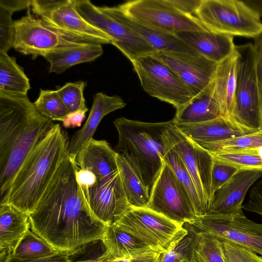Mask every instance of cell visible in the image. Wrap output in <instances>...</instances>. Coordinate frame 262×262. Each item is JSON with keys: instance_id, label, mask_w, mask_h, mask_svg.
Listing matches in <instances>:
<instances>
[{"instance_id": "25", "label": "cell", "mask_w": 262, "mask_h": 262, "mask_svg": "<svg viewBox=\"0 0 262 262\" xmlns=\"http://www.w3.org/2000/svg\"><path fill=\"white\" fill-rule=\"evenodd\" d=\"M30 228L29 216L8 204H0V259L11 255Z\"/></svg>"}, {"instance_id": "45", "label": "cell", "mask_w": 262, "mask_h": 262, "mask_svg": "<svg viewBox=\"0 0 262 262\" xmlns=\"http://www.w3.org/2000/svg\"><path fill=\"white\" fill-rule=\"evenodd\" d=\"M3 262H72L69 252H58L47 257L34 259H19L8 256Z\"/></svg>"}, {"instance_id": "5", "label": "cell", "mask_w": 262, "mask_h": 262, "mask_svg": "<svg viewBox=\"0 0 262 262\" xmlns=\"http://www.w3.org/2000/svg\"><path fill=\"white\" fill-rule=\"evenodd\" d=\"M236 88L232 118L242 126L259 132L262 124L260 97L253 45L235 46Z\"/></svg>"}, {"instance_id": "43", "label": "cell", "mask_w": 262, "mask_h": 262, "mask_svg": "<svg viewBox=\"0 0 262 262\" xmlns=\"http://www.w3.org/2000/svg\"><path fill=\"white\" fill-rule=\"evenodd\" d=\"M242 208L262 216V180L255 184L250 190L248 200L243 205Z\"/></svg>"}, {"instance_id": "51", "label": "cell", "mask_w": 262, "mask_h": 262, "mask_svg": "<svg viewBox=\"0 0 262 262\" xmlns=\"http://www.w3.org/2000/svg\"><path fill=\"white\" fill-rule=\"evenodd\" d=\"M252 9L257 11L262 16V0H246L244 1Z\"/></svg>"}, {"instance_id": "52", "label": "cell", "mask_w": 262, "mask_h": 262, "mask_svg": "<svg viewBox=\"0 0 262 262\" xmlns=\"http://www.w3.org/2000/svg\"><path fill=\"white\" fill-rule=\"evenodd\" d=\"M256 148H257L258 154H259V155L260 156V157L262 160V146L257 147Z\"/></svg>"}, {"instance_id": "14", "label": "cell", "mask_w": 262, "mask_h": 262, "mask_svg": "<svg viewBox=\"0 0 262 262\" xmlns=\"http://www.w3.org/2000/svg\"><path fill=\"white\" fill-rule=\"evenodd\" d=\"M94 181L80 188L84 198L94 215L108 226L118 221L131 209L125 193L119 171L110 178ZM80 187V186H79Z\"/></svg>"}, {"instance_id": "6", "label": "cell", "mask_w": 262, "mask_h": 262, "mask_svg": "<svg viewBox=\"0 0 262 262\" xmlns=\"http://www.w3.org/2000/svg\"><path fill=\"white\" fill-rule=\"evenodd\" d=\"M195 17L209 29L255 38L262 33L260 15L245 1L202 0Z\"/></svg>"}, {"instance_id": "46", "label": "cell", "mask_w": 262, "mask_h": 262, "mask_svg": "<svg viewBox=\"0 0 262 262\" xmlns=\"http://www.w3.org/2000/svg\"><path fill=\"white\" fill-rule=\"evenodd\" d=\"M167 2L180 11L195 16L202 0H167Z\"/></svg>"}, {"instance_id": "12", "label": "cell", "mask_w": 262, "mask_h": 262, "mask_svg": "<svg viewBox=\"0 0 262 262\" xmlns=\"http://www.w3.org/2000/svg\"><path fill=\"white\" fill-rule=\"evenodd\" d=\"M146 207L181 224L196 217L189 195L164 161Z\"/></svg>"}, {"instance_id": "27", "label": "cell", "mask_w": 262, "mask_h": 262, "mask_svg": "<svg viewBox=\"0 0 262 262\" xmlns=\"http://www.w3.org/2000/svg\"><path fill=\"white\" fill-rule=\"evenodd\" d=\"M236 60L234 50L232 54L217 63L212 81L213 95L223 116L226 118H232L234 107Z\"/></svg>"}, {"instance_id": "48", "label": "cell", "mask_w": 262, "mask_h": 262, "mask_svg": "<svg viewBox=\"0 0 262 262\" xmlns=\"http://www.w3.org/2000/svg\"><path fill=\"white\" fill-rule=\"evenodd\" d=\"M88 111L81 110L69 113L62 121V125L65 128H74L80 126L85 118V114Z\"/></svg>"}, {"instance_id": "24", "label": "cell", "mask_w": 262, "mask_h": 262, "mask_svg": "<svg viewBox=\"0 0 262 262\" xmlns=\"http://www.w3.org/2000/svg\"><path fill=\"white\" fill-rule=\"evenodd\" d=\"M176 35L199 54L219 63L234 52L233 36L210 29L204 31H188Z\"/></svg>"}, {"instance_id": "4", "label": "cell", "mask_w": 262, "mask_h": 262, "mask_svg": "<svg viewBox=\"0 0 262 262\" xmlns=\"http://www.w3.org/2000/svg\"><path fill=\"white\" fill-rule=\"evenodd\" d=\"M173 123V119L156 123L125 117L114 121L119 137L116 152L126 160L150 191L164 163L163 135Z\"/></svg>"}, {"instance_id": "41", "label": "cell", "mask_w": 262, "mask_h": 262, "mask_svg": "<svg viewBox=\"0 0 262 262\" xmlns=\"http://www.w3.org/2000/svg\"><path fill=\"white\" fill-rule=\"evenodd\" d=\"M14 12L0 6V52L7 53L13 47L15 36Z\"/></svg>"}, {"instance_id": "30", "label": "cell", "mask_w": 262, "mask_h": 262, "mask_svg": "<svg viewBox=\"0 0 262 262\" xmlns=\"http://www.w3.org/2000/svg\"><path fill=\"white\" fill-rule=\"evenodd\" d=\"M163 139L165 144L164 161L172 169L189 195L196 217L205 215L207 212L200 200L196 188L189 171L179 156L169 146L164 134Z\"/></svg>"}, {"instance_id": "37", "label": "cell", "mask_w": 262, "mask_h": 262, "mask_svg": "<svg viewBox=\"0 0 262 262\" xmlns=\"http://www.w3.org/2000/svg\"><path fill=\"white\" fill-rule=\"evenodd\" d=\"M201 146L208 151H232L262 146V132L241 136L216 142L203 143Z\"/></svg>"}, {"instance_id": "49", "label": "cell", "mask_w": 262, "mask_h": 262, "mask_svg": "<svg viewBox=\"0 0 262 262\" xmlns=\"http://www.w3.org/2000/svg\"><path fill=\"white\" fill-rule=\"evenodd\" d=\"M0 6L14 12L30 7V0H0Z\"/></svg>"}, {"instance_id": "22", "label": "cell", "mask_w": 262, "mask_h": 262, "mask_svg": "<svg viewBox=\"0 0 262 262\" xmlns=\"http://www.w3.org/2000/svg\"><path fill=\"white\" fill-rule=\"evenodd\" d=\"M117 155L106 140L93 138L79 150L74 161L78 167L91 171L96 180H104L119 171Z\"/></svg>"}, {"instance_id": "8", "label": "cell", "mask_w": 262, "mask_h": 262, "mask_svg": "<svg viewBox=\"0 0 262 262\" xmlns=\"http://www.w3.org/2000/svg\"><path fill=\"white\" fill-rule=\"evenodd\" d=\"M131 62L143 90L150 96L172 105L176 114L194 97L172 70L152 55Z\"/></svg>"}, {"instance_id": "20", "label": "cell", "mask_w": 262, "mask_h": 262, "mask_svg": "<svg viewBox=\"0 0 262 262\" xmlns=\"http://www.w3.org/2000/svg\"><path fill=\"white\" fill-rule=\"evenodd\" d=\"M174 125L184 135L199 145L257 132L242 126L232 118L224 117L201 122Z\"/></svg>"}, {"instance_id": "16", "label": "cell", "mask_w": 262, "mask_h": 262, "mask_svg": "<svg viewBox=\"0 0 262 262\" xmlns=\"http://www.w3.org/2000/svg\"><path fill=\"white\" fill-rule=\"evenodd\" d=\"M30 7L27 15L14 21L15 36L13 48L23 54L43 56L55 49L78 43L70 41L47 28L41 18L31 14Z\"/></svg>"}, {"instance_id": "31", "label": "cell", "mask_w": 262, "mask_h": 262, "mask_svg": "<svg viewBox=\"0 0 262 262\" xmlns=\"http://www.w3.org/2000/svg\"><path fill=\"white\" fill-rule=\"evenodd\" d=\"M117 162L123 187L130 206L146 207L150 197L149 189L143 184L128 163L118 154Z\"/></svg>"}, {"instance_id": "34", "label": "cell", "mask_w": 262, "mask_h": 262, "mask_svg": "<svg viewBox=\"0 0 262 262\" xmlns=\"http://www.w3.org/2000/svg\"><path fill=\"white\" fill-rule=\"evenodd\" d=\"M33 104L42 116L52 121L62 122L69 113L56 90L40 89Z\"/></svg>"}, {"instance_id": "11", "label": "cell", "mask_w": 262, "mask_h": 262, "mask_svg": "<svg viewBox=\"0 0 262 262\" xmlns=\"http://www.w3.org/2000/svg\"><path fill=\"white\" fill-rule=\"evenodd\" d=\"M198 230L219 240L244 247L262 255V224L249 220L243 210L230 214L207 213L189 222Z\"/></svg>"}, {"instance_id": "29", "label": "cell", "mask_w": 262, "mask_h": 262, "mask_svg": "<svg viewBox=\"0 0 262 262\" xmlns=\"http://www.w3.org/2000/svg\"><path fill=\"white\" fill-rule=\"evenodd\" d=\"M29 79L15 57L0 52V93L15 96H27L30 89Z\"/></svg>"}, {"instance_id": "21", "label": "cell", "mask_w": 262, "mask_h": 262, "mask_svg": "<svg viewBox=\"0 0 262 262\" xmlns=\"http://www.w3.org/2000/svg\"><path fill=\"white\" fill-rule=\"evenodd\" d=\"M126 105L120 96H110L102 92L96 93L94 96L93 105L84 125L70 139L68 154L71 158L75 160L79 150L93 138L99 124L105 115L121 109Z\"/></svg>"}, {"instance_id": "23", "label": "cell", "mask_w": 262, "mask_h": 262, "mask_svg": "<svg viewBox=\"0 0 262 262\" xmlns=\"http://www.w3.org/2000/svg\"><path fill=\"white\" fill-rule=\"evenodd\" d=\"M102 240L106 251L99 259L104 262L133 260L159 252L114 224L107 226Z\"/></svg>"}, {"instance_id": "40", "label": "cell", "mask_w": 262, "mask_h": 262, "mask_svg": "<svg viewBox=\"0 0 262 262\" xmlns=\"http://www.w3.org/2000/svg\"><path fill=\"white\" fill-rule=\"evenodd\" d=\"M220 241L225 262H262V257L244 247L225 241Z\"/></svg>"}, {"instance_id": "28", "label": "cell", "mask_w": 262, "mask_h": 262, "mask_svg": "<svg viewBox=\"0 0 262 262\" xmlns=\"http://www.w3.org/2000/svg\"><path fill=\"white\" fill-rule=\"evenodd\" d=\"M212 81L180 113L176 114L173 119L174 124L201 122L223 117L213 95Z\"/></svg>"}, {"instance_id": "32", "label": "cell", "mask_w": 262, "mask_h": 262, "mask_svg": "<svg viewBox=\"0 0 262 262\" xmlns=\"http://www.w3.org/2000/svg\"><path fill=\"white\" fill-rule=\"evenodd\" d=\"M209 152L214 159L241 170L262 171V160L256 148Z\"/></svg>"}, {"instance_id": "2", "label": "cell", "mask_w": 262, "mask_h": 262, "mask_svg": "<svg viewBox=\"0 0 262 262\" xmlns=\"http://www.w3.org/2000/svg\"><path fill=\"white\" fill-rule=\"evenodd\" d=\"M54 125L28 96L0 93V204L6 203L14 177L28 155Z\"/></svg>"}, {"instance_id": "47", "label": "cell", "mask_w": 262, "mask_h": 262, "mask_svg": "<svg viewBox=\"0 0 262 262\" xmlns=\"http://www.w3.org/2000/svg\"><path fill=\"white\" fill-rule=\"evenodd\" d=\"M253 45L255 53L256 72L262 101V33L254 38Z\"/></svg>"}, {"instance_id": "9", "label": "cell", "mask_w": 262, "mask_h": 262, "mask_svg": "<svg viewBox=\"0 0 262 262\" xmlns=\"http://www.w3.org/2000/svg\"><path fill=\"white\" fill-rule=\"evenodd\" d=\"M118 7L140 24L167 34L209 30L198 18L186 14L167 0H136Z\"/></svg>"}, {"instance_id": "54", "label": "cell", "mask_w": 262, "mask_h": 262, "mask_svg": "<svg viewBox=\"0 0 262 262\" xmlns=\"http://www.w3.org/2000/svg\"><path fill=\"white\" fill-rule=\"evenodd\" d=\"M180 262H185V261H180Z\"/></svg>"}, {"instance_id": "35", "label": "cell", "mask_w": 262, "mask_h": 262, "mask_svg": "<svg viewBox=\"0 0 262 262\" xmlns=\"http://www.w3.org/2000/svg\"><path fill=\"white\" fill-rule=\"evenodd\" d=\"M192 262H225L220 240L198 230Z\"/></svg>"}, {"instance_id": "10", "label": "cell", "mask_w": 262, "mask_h": 262, "mask_svg": "<svg viewBox=\"0 0 262 262\" xmlns=\"http://www.w3.org/2000/svg\"><path fill=\"white\" fill-rule=\"evenodd\" d=\"M164 136L169 146L179 156L189 171L200 200L208 213L213 198L211 179L213 158L212 155L184 135L174 123L167 127Z\"/></svg>"}, {"instance_id": "53", "label": "cell", "mask_w": 262, "mask_h": 262, "mask_svg": "<svg viewBox=\"0 0 262 262\" xmlns=\"http://www.w3.org/2000/svg\"><path fill=\"white\" fill-rule=\"evenodd\" d=\"M260 131L262 132V124H261V127H260Z\"/></svg>"}, {"instance_id": "3", "label": "cell", "mask_w": 262, "mask_h": 262, "mask_svg": "<svg viewBox=\"0 0 262 262\" xmlns=\"http://www.w3.org/2000/svg\"><path fill=\"white\" fill-rule=\"evenodd\" d=\"M69 140L67 132L59 124H55L19 168L5 204L29 216L35 209L61 163L69 155Z\"/></svg>"}, {"instance_id": "7", "label": "cell", "mask_w": 262, "mask_h": 262, "mask_svg": "<svg viewBox=\"0 0 262 262\" xmlns=\"http://www.w3.org/2000/svg\"><path fill=\"white\" fill-rule=\"evenodd\" d=\"M114 224L161 253L171 250L187 231L184 224L147 207H132Z\"/></svg>"}, {"instance_id": "33", "label": "cell", "mask_w": 262, "mask_h": 262, "mask_svg": "<svg viewBox=\"0 0 262 262\" xmlns=\"http://www.w3.org/2000/svg\"><path fill=\"white\" fill-rule=\"evenodd\" d=\"M57 252L58 251L29 229L9 256L19 259H34L51 256Z\"/></svg>"}, {"instance_id": "18", "label": "cell", "mask_w": 262, "mask_h": 262, "mask_svg": "<svg viewBox=\"0 0 262 262\" xmlns=\"http://www.w3.org/2000/svg\"><path fill=\"white\" fill-rule=\"evenodd\" d=\"M104 13L142 38L157 52L199 53L176 35L167 34L144 26L131 17L118 6L100 7Z\"/></svg>"}, {"instance_id": "17", "label": "cell", "mask_w": 262, "mask_h": 262, "mask_svg": "<svg viewBox=\"0 0 262 262\" xmlns=\"http://www.w3.org/2000/svg\"><path fill=\"white\" fill-rule=\"evenodd\" d=\"M152 55L169 67L194 97L211 84L217 64L200 54L158 51Z\"/></svg>"}, {"instance_id": "26", "label": "cell", "mask_w": 262, "mask_h": 262, "mask_svg": "<svg viewBox=\"0 0 262 262\" xmlns=\"http://www.w3.org/2000/svg\"><path fill=\"white\" fill-rule=\"evenodd\" d=\"M103 52L102 45L78 43L55 49L42 57L50 63L49 72L59 74L77 64L95 60Z\"/></svg>"}, {"instance_id": "44", "label": "cell", "mask_w": 262, "mask_h": 262, "mask_svg": "<svg viewBox=\"0 0 262 262\" xmlns=\"http://www.w3.org/2000/svg\"><path fill=\"white\" fill-rule=\"evenodd\" d=\"M67 0H30V7L33 13L39 16L55 10Z\"/></svg>"}, {"instance_id": "50", "label": "cell", "mask_w": 262, "mask_h": 262, "mask_svg": "<svg viewBox=\"0 0 262 262\" xmlns=\"http://www.w3.org/2000/svg\"><path fill=\"white\" fill-rule=\"evenodd\" d=\"M164 253L156 252L143 258L130 260L131 262H162Z\"/></svg>"}, {"instance_id": "38", "label": "cell", "mask_w": 262, "mask_h": 262, "mask_svg": "<svg viewBox=\"0 0 262 262\" xmlns=\"http://www.w3.org/2000/svg\"><path fill=\"white\" fill-rule=\"evenodd\" d=\"M86 82L79 80L68 82L56 90L69 113L78 110H89L85 104L83 91Z\"/></svg>"}, {"instance_id": "36", "label": "cell", "mask_w": 262, "mask_h": 262, "mask_svg": "<svg viewBox=\"0 0 262 262\" xmlns=\"http://www.w3.org/2000/svg\"><path fill=\"white\" fill-rule=\"evenodd\" d=\"M183 224L187 229V233L171 250L164 253L162 262H192L198 230L188 222Z\"/></svg>"}, {"instance_id": "13", "label": "cell", "mask_w": 262, "mask_h": 262, "mask_svg": "<svg viewBox=\"0 0 262 262\" xmlns=\"http://www.w3.org/2000/svg\"><path fill=\"white\" fill-rule=\"evenodd\" d=\"M78 13L88 23L107 34L130 61L157 51L140 36L102 11L89 0H75Z\"/></svg>"}, {"instance_id": "15", "label": "cell", "mask_w": 262, "mask_h": 262, "mask_svg": "<svg viewBox=\"0 0 262 262\" xmlns=\"http://www.w3.org/2000/svg\"><path fill=\"white\" fill-rule=\"evenodd\" d=\"M43 25L63 38L78 43L112 44L105 33L94 27L77 11L75 0L66 2L40 16Z\"/></svg>"}, {"instance_id": "19", "label": "cell", "mask_w": 262, "mask_h": 262, "mask_svg": "<svg viewBox=\"0 0 262 262\" xmlns=\"http://www.w3.org/2000/svg\"><path fill=\"white\" fill-rule=\"evenodd\" d=\"M262 177L260 170H241L214 193L208 213L230 214L243 210L245 195Z\"/></svg>"}, {"instance_id": "1", "label": "cell", "mask_w": 262, "mask_h": 262, "mask_svg": "<svg viewBox=\"0 0 262 262\" xmlns=\"http://www.w3.org/2000/svg\"><path fill=\"white\" fill-rule=\"evenodd\" d=\"M76 170L75 161L68 155L29 216L31 230L58 252H72L102 239L107 227L87 204Z\"/></svg>"}, {"instance_id": "42", "label": "cell", "mask_w": 262, "mask_h": 262, "mask_svg": "<svg viewBox=\"0 0 262 262\" xmlns=\"http://www.w3.org/2000/svg\"><path fill=\"white\" fill-rule=\"evenodd\" d=\"M241 170L213 158L212 170L211 191L214 192L229 182Z\"/></svg>"}, {"instance_id": "39", "label": "cell", "mask_w": 262, "mask_h": 262, "mask_svg": "<svg viewBox=\"0 0 262 262\" xmlns=\"http://www.w3.org/2000/svg\"><path fill=\"white\" fill-rule=\"evenodd\" d=\"M106 249L102 239L94 241L69 252L72 262H104L99 258L105 253Z\"/></svg>"}]
</instances>
